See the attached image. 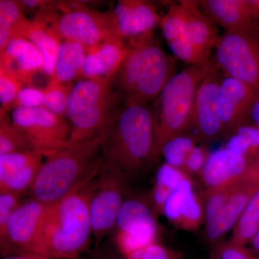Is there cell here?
<instances>
[{"label":"cell","mask_w":259,"mask_h":259,"mask_svg":"<svg viewBox=\"0 0 259 259\" xmlns=\"http://www.w3.org/2000/svg\"><path fill=\"white\" fill-rule=\"evenodd\" d=\"M105 129L95 137L75 143L47 156L33 185L31 197L51 206L88 185L102 168Z\"/></svg>","instance_id":"1"},{"label":"cell","mask_w":259,"mask_h":259,"mask_svg":"<svg viewBox=\"0 0 259 259\" xmlns=\"http://www.w3.org/2000/svg\"><path fill=\"white\" fill-rule=\"evenodd\" d=\"M154 144L152 108L123 102L105 128L102 166L115 168L127 177L135 176L153 161Z\"/></svg>","instance_id":"2"},{"label":"cell","mask_w":259,"mask_h":259,"mask_svg":"<svg viewBox=\"0 0 259 259\" xmlns=\"http://www.w3.org/2000/svg\"><path fill=\"white\" fill-rule=\"evenodd\" d=\"M90 196V182L50 206L28 252L52 259H77L93 236Z\"/></svg>","instance_id":"3"},{"label":"cell","mask_w":259,"mask_h":259,"mask_svg":"<svg viewBox=\"0 0 259 259\" xmlns=\"http://www.w3.org/2000/svg\"><path fill=\"white\" fill-rule=\"evenodd\" d=\"M127 54L112 76V88L123 102L148 105L175 75L173 63L156 39L127 44Z\"/></svg>","instance_id":"4"},{"label":"cell","mask_w":259,"mask_h":259,"mask_svg":"<svg viewBox=\"0 0 259 259\" xmlns=\"http://www.w3.org/2000/svg\"><path fill=\"white\" fill-rule=\"evenodd\" d=\"M214 63L189 66L172 76L155 100L153 159L161 156L162 148L170 140L187 134L192 127L194 100L199 83L210 72Z\"/></svg>","instance_id":"5"},{"label":"cell","mask_w":259,"mask_h":259,"mask_svg":"<svg viewBox=\"0 0 259 259\" xmlns=\"http://www.w3.org/2000/svg\"><path fill=\"white\" fill-rule=\"evenodd\" d=\"M120 101L110 80L81 79L74 84L67 114L71 124L69 143L95 137L106 128Z\"/></svg>","instance_id":"6"},{"label":"cell","mask_w":259,"mask_h":259,"mask_svg":"<svg viewBox=\"0 0 259 259\" xmlns=\"http://www.w3.org/2000/svg\"><path fill=\"white\" fill-rule=\"evenodd\" d=\"M214 59L225 76L259 89V29L226 31L218 40Z\"/></svg>","instance_id":"7"},{"label":"cell","mask_w":259,"mask_h":259,"mask_svg":"<svg viewBox=\"0 0 259 259\" xmlns=\"http://www.w3.org/2000/svg\"><path fill=\"white\" fill-rule=\"evenodd\" d=\"M129 177L111 167L102 166L90 182L89 202L93 236L97 243L115 228L119 211L123 203Z\"/></svg>","instance_id":"8"},{"label":"cell","mask_w":259,"mask_h":259,"mask_svg":"<svg viewBox=\"0 0 259 259\" xmlns=\"http://www.w3.org/2000/svg\"><path fill=\"white\" fill-rule=\"evenodd\" d=\"M60 14L52 26L64 40L91 48L114 36L108 14L90 9L83 2L56 3Z\"/></svg>","instance_id":"9"},{"label":"cell","mask_w":259,"mask_h":259,"mask_svg":"<svg viewBox=\"0 0 259 259\" xmlns=\"http://www.w3.org/2000/svg\"><path fill=\"white\" fill-rule=\"evenodd\" d=\"M12 122L44 157L69 144L71 124L44 107L13 110Z\"/></svg>","instance_id":"10"},{"label":"cell","mask_w":259,"mask_h":259,"mask_svg":"<svg viewBox=\"0 0 259 259\" xmlns=\"http://www.w3.org/2000/svg\"><path fill=\"white\" fill-rule=\"evenodd\" d=\"M115 228V243L122 255L158 242L156 218L149 206L141 199L124 201Z\"/></svg>","instance_id":"11"},{"label":"cell","mask_w":259,"mask_h":259,"mask_svg":"<svg viewBox=\"0 0 259 259\" xmlns=\"http://www.w3.org/2000/svg\"><path fill=\"white\" fill-rule=\"evenodd\" d=\"M107 14L114 36L126 44L153 37L161 20L156 6L146 0H121Z\"/></svg>","instance_id":"12"},{"label":"cell","mask_w":259,"mask_h":259,"mask_svg":"<svg viewBox=\"0 0 259 259\" xmlns=\"http://www.w3.org/2000/svg\"><path fill=\"white\" fill-rule=\"evenodd\" d=\"M50 206L32 198L20 202L12 214L1 241V251L5 256L11 248L28 252L31 248Z\"/></svg>","instance_id":"13"},{"label":"cell","mask_w":259,"mask_h":259,"mask_svg":"<svg viewBox=\"0 0 259 259\" xmlns=\"http://www.w3.org/2000/svg\"><path fill=\"white\" fill-rule=\"evenodd\" d=\"M220 69L214 64L199 83L194 100L192 127L199 139L212 141L224 134L218 105L220 83L222 79Z\"/></svg>","instance_id":"14"},{"label":"cell","mask_w":259,"mask_h":259,"mask_svg":"<svg viewBox=\"0 0 259 259\" xmlns=\"http://www.w3.org/2000/svg\"><path fill=\"white\" fill-rule=\"evenodd\" d=\"M259 189V167L254 163L244 175L235 182L229 198L214 221L206 225L210 241H218L234 228L245 207Z\"/></svg>","instance_id":"15"},{"label":"cell","mask_w":259,"mask_h":259,"mask_svg":"<svg viewBox=\"0 0 259 259\" xmlns=\"http://www.w3.org/2000/svg\"><path fill=\"white\" fill-rule=\"evenodd\" d=\"M204 14L226 31L258 30L259 0H202Z\"/></svg>","instance_id":"16"},{"label":"cell","mask_w":259,"mask_h":259,"mask_svg":"<svg viewBox=\"0 0 259 259\" xmlns=\"http://www.w3.org/2000/svg\"><path fill=\"white\" fill-rule=\"evenodd\" d=\"M255 89L225 76L220 83L218 105L224 134H232L248 124V112Z\"/></svg>","instance_id":"17"},{"label":"cell","mask_w":259,"mask_h":259,"mask_svg":"<svg viewBox=\"0 0 259 259\" xmlns=\"http://www.w3.org/2000/svg\"><path fill=\"white\" fill-rule=\"evenodd\" d=\"M37 151L0 155V192L20 194L30 190L42 165Z\"/></svg>","instance_id":"18"},{"label":"cell","mask_w":259,"mask_h":259,"mask_svg":"<svg viewBox=\"0 0 259 259\" xmlns=\"http://www.w3.org/2000/svg\"><path fill=\"white\" fill-rule=\"evenodd\" d=\"M162 214L181 229L194 231L204 222V205L195 192L190 177L182 181L170 194Z\"/></svg>","instance_id":"19"},{"label":"cell","mask_w":259,"mask_h":259,"mask_svg":"<svg viewBox=\"0 0 259 259\" xmlns=\"http://www.w3.org/2000/svg\"><path fill=\"white\" fill-rule=\"evenodd\" d=\"M0 69L15 75L26 86H34V77L38 73H44V59L28 39L14 37L0 52Z\"/></svg>","instance_id":"20"},{"label":"cell","mask_w":259,"mask_h":259,"mask_svg":"<svg viewBox=\"0 0 259 259\" xmlns=\"http://www.w3.org/2000/svg\"><path fill=\"white\" fill-rule=\"evenodd\" d=\"M253 160L223 147L209 153L201 177L207 190L219 188L235 182L244 175Z\"/></svg>","instance_id":"21"},{"label":"cell","mask_w":259,"mask_h":259,"mask_svg":"<svg viewBox=\"0 0 259 259\" xmlns=\"http://www.w3.org/2000/svg\"><path fill=\"white\" fill-rule=\"evenodd\" d=\"M125 42L112 37L88 48L81 79L110 80L127 54Z\"/></svg>","instance_id":"22"},{"label":"cell","mask_w":259,"mask_h":259,"mask_svg":"<svg viewBox=\"0 0 259 259\" xmlns=\"http://www.w3.org/2000/svg\"><path fill=\"white\" fill-rule=\"evenodd\" d=\"M185 14L186 28L190 40L201 51L210 55L220 35L216 25L202 11L199 1H180Z\"/></svg>","instance_id":"23"},{"label":"cell","mask_w":259,"mask_h":259,"mask_svg":"<svg viewBox=\"0 0 259 259\" xmlns=\"http://www.w3.org/2000/svg\"><path fill=\"white\" fill-rule=\"evenodd\" d=\"M27 39L37 47L44 59V73L52 79L56 59L62 39L58 35L49 19L36 17L32 20V26Z\"/></svg>","instance_id":"24"},{"label":"cell","mask_w":259,"mask_h":259,"mask_svg":"<svg viewBox=\"0 0 259 259\" xmlns=\"http://www.w3.org/2000/svg\"><path fill=\"white\" fill-rule=\"evenodd\" d=\"M88 48L77 42L64 40L59 48L54 74L51 81L71 83L74 79H81Z\"/></svg>","instance_id":"25"},{"label":"cell","mask_w":259,"mask_h":259,"mask_svg":"<svg viewBox=\"0 0 259 259\" xmlns=\"http://www.w3.org/2000/svg\"><path fill=\"white\" fill-rule=\"evenodd\" d=\"M32 26L20 1H0V52L4 50L11 39L17 37L27 38Z\"/></svg>","instance_id":"26"},{"label":"cell","mask_w":259,"mask_h":259,"mask_svg":"<svg viewBox=\"0 0 259 259\" xmlns=\"http://www.w3.org/2000/svg\"><path fill=\"white\" fill-rule=\"evenodd\" d=\"M189 177L180 168L164 163L156 173L153 187L152 201L156 212L162 213L167 199L182 180Z\"/></svg>","instance_id":"27"},{"label":"cell","mask_w":259,"mask_h":259,"mask_svg":"<svg viewBox=\"0 0 259 259\" xmlns=\"http://www.w3.org/2000/svg\"><path fill=\"white\" fill-rule=\"evenodd\" d=\"M259 230V189L253 196L233 228L231 243L246 246Z\"/></svg>","instance_id":"28"},{"label":"cell","mask_w":259,"mask_h":259,"mask_svg":"<svg viewBox=\"0 0 259 259\" xmlns=\"http://www.w3.org/2000/svg\"><path fill=\"white\" fill-rule=\"evenodd\" d=\"M35 151L12 122L8 112L0 111V155Z\"/></svg>","instance_id":"29"},{"label":"cell","mask_w":259,"mask_h":259,"mask_svg":"<svg viewBox=\"0 0 259 259\" xmlns=\"http://www.w3.org/2000/svg\"><path fill=\"white\" fill-rule=\"evenodd\" d=\"M197 146L194 136L185 134L174 138L162 148L161 156L165 163L182 170L189 153Z\"/></svg>","instance_id":"30"},{"label":"cell","mask_w":259,"mask_h":259,"mask_svg":"<svg viewBox=\"0 0 259 259\" xmlns=\"http://www.w3.org/2000/svg\"><path fill=\"white\" fill-rule=\"evenodd\" d=\"M73 83H59L50 81L44 88V107L56 115L66 117Z\"/></svg>","instance_id":"31"},{"label":"cell","mask_w":259,"mask_h":259,"mask_svg":"<svg viewBox=\"0 0 259 259\" xmlns=\"http://www.w3.org/2000/svg\"><path fill=\"white\" fill-rule=\"evenodd\" d=\"M159 25L167 44L188 35L185 14L180 2L171 5L166 15L161 18Z\"/></svg>","instance_id":"32"},{"label":"cell","mask_w":259,"mask_h":259,"mask_svg":"<svg viewBox=\"0 0 259 259\" xmlns=\"http://www.w3.org/2000/svg\"><path fill=\"white\" fill-rule=\"evenodd\" d=\"M25 85L15 75L0 69V111L8 112L14 109L19 93Z\"/></svg>","instance_id":"33"},{"label":"cell","mask_w":259,"mask_h":259,"mask_svg":"<svg viewBox=\"0 0 259 259\" xmlns=\"http://www.w3.org/2000/svg\"><path fill=\"white\" fill-rule=\"evenodd\" d=\"M127 259H184L182 252L160 244L158 242L122 255Z\"/></svg>","instance_id":"34"},{"label":"cell","mask_w":259,"mask_h":259,"mask_svg":"<svg viewBox=\"0 0 259 259\" xmlns=\"http://www.w3.org/2000/svg\"><path fill=\"white\" fill-rule=\"evenodd\" d=\"M20 194L0 192V241L5 238L7 226L12 214L20 203Z\"/></svg>","instance_id":"35"},{"label":"cell","mask_w":259,"mask_h":259,"mask_svg":"<svg viewBox=\"0 0 259 259\" xmlns=\"http://www.w3.org/2000/svg\"><path fill=\"white\" fill-rule=\"evenodd\" d=\"M214 253L219 259H259L250 248L230 241L218 244Z\"/></svg>","instance_id":"36"},{"label":"cell","mask_w":259,"mask_h":259,"mask_svg":"<svg viewBox=\"0 0 259 259\" xmlns=\"http://www.w3.org/2000/svg\"><path fill=\"white\" fill-rule=\"evenodd\" d=\"M209 154L205 148L197 145L189 153L182 171L188 177L198 174L201 175Z\"/></svg>","instance_id":"37"},{"label":"cell","mask_w":259,"mask_h":259,"mask_svg":"<svg viewBox=\"0 0 259 259\" xmlns=\"http://www.w3.org/2000/svg\"><path fill=\"white\" fill-rule=\"evenodd\" d=\"M44 89H40L35 86H26L24 87L19 93L18 98L15 102L14 109L16 107L35 108V107H44Z\"/></svg>","instance_id":"38"},{"label":"cell","mask_w":259,"mask_h":259,"mask_svg":"<svg viewBox=\"0 0 259 259\" xmlns=\"http://www.w3.org/2000/svg\"><path fill=\"white\" fill-rule=\"evenodd\" d=\"M259 128V89H255V95L249 108L248 124Z\"/></svg>","instance_id":"39"},{"label":"cell","mask_w":259,"mask_h":259,"mask_svg":"<svg viewBox=\"0 0 259 259\" xmlns=\"http://www.w3.org/2000/svg\"><path fill=\"white\" fill-rule=\"evenodd\" d=\"M2 259H52L49 257L38 254V253H31V252H20L18 254L7 255Z\"/></svg>","instance_id":"40"},{"label":"cell","mask_w":259,"mask_h":259,"mask_svg":"<svg viewBox=\"0 0 259 259\" xmlns=\"http://www.w3.org/2000/svg\"><path fill=\"white\" fill-rule=\"evenodd\" d=\"M250 249L259 258V230L249 243Z\"/></svg>","instance_id":"41"},{"label":"cell","mask_w":259,"mask_h":259,"mask_svg":"<svg viewBox=\"0 0 259 259\" xmlns=\"http://www.w3.org/2000/svg\"><path fill=\"white\" fill-rule=\"evenodd\" d=\"M253 161L256 166L259 167V151L258 152L256 153V155H255V157L253 158Z\"/></svg>","instance_id":"42"},{"label":"cell","mask_w":259,"mask_h":259,"mask_svg":"<svg viewBox=\"0 0 259 259\" xmlns=\"http://www.w3.org/2000/svg\"><path fill=\"white\" fill-rule=\"evenodd\" d=\"M210 259H219V258H218L217 255H216L215 253H214V252H213V253H212V255H211Z\"/></svg>","instance_id":"43"},{"label":"cell","mask_w":259,"mask_h":259,"mask_svg":"<svg viewBox=\"0 0 259 259\" xmlns=\"http://www.w3.org/2000/svg\"><path fill=\"white\" fill-rule=\"evenodd\" d=\"M109 259H127V258H125V257L122 256V258H110Z\"/></svg>","instance_id":"44"}]
</instances>
